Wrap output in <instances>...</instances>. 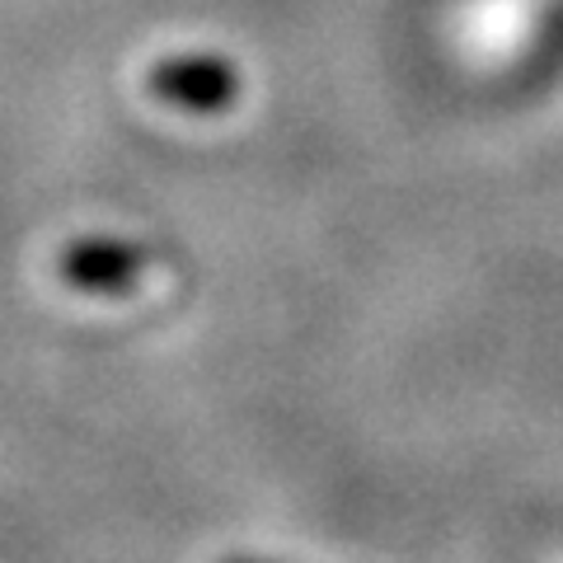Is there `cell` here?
Wrapping results in <instances>:
<instances>
[{
	"mask_svg": "<svg viewBox=\"0 0 563 563\" xmlns=\"http://www.w3.org/2000/svg\"><path fill=\"white\" fill-rule=\"evenodd\" d=\"M231 563H254V559H231Z\"/></svg>",
	"mask_w": 563,
	"mask_h": 563,
	"instance_id": "6da1fadb",
	"label": "cell"
}]
</instances>
